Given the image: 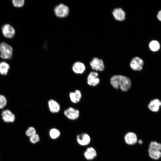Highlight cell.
I'll use <instances>...</instances> for the list:
<instances>
[{
	"mask_svg": "<svg viewBox=\"0 0 161 161\" xmlns=\"http://www.w3.org/2000/svg\"><path fill=\"white\" fill-rule=\"evenodd\" d=\"M110 83L113 87L118 89L119 88L122 91L128 90L131 86V81L128 77L121 75L113 76L110 79Z\"/></svg>",
	"mask_w": 161,
	"mask_h": 161,
	"instance_id": "1",
	"label": "cell"
},
{
	"mask_svg": "<svg viewBox=\"0 0 161 161\" xmlns=\"http://www.w3.org/2000/svg\"><path fill=\"white\" fill-rule=\"evenodd\" d=\"M13 49L7 44L2 42L0 44V57L2 59H9L12 57Z\"/></svg>",
	"mask_w": 161,
	"mask_h": 161,
	"instance_id": "2",
	"label": "cell"
},
{
	"mask_svg": "<svg viewBox=\"0 0 161 161\" xmlns=\"http://www.w3.org/2000/svg\"><path fill=\"white\" fill-rule=\"evenodd\" d=\"M54 10L56 16L60 18H64L67 16L69 12V7L62 3L55 6Z\"/></svg>",
	"mask_w": 161,
	"mask_h": 161,
	"instance_id": "3",
	"label": "cell"
},
{
	"mask_svg": "<svg viewBox=\"0 0 161 161\" xmlns=\"http://www.w3.org/2000/svg\"><path fill=\"white\" fill-rule=\"evenodd\" d=\"M64 113L65 116L71 120H75L78 119L80 115L79 110L71 107L66 109Z\"/></svg>",
	"mask_w": 161,
	"mask_h": 161,
	"instance_id": "4",
	"label": "cell"
},
{
	"mask_svg": "<svg viewBox=\"0 0 161 161\" xmlns=\"http://www.w3.org/2000/svg\"><path fill=\"white\" fill-rule=\"evenodd\" d=\"M144 65L143 60L138 57H135L131 60L130 66L131 68L135 71H140L143 69Z\"/></svg>",
	"mask_w": 161,
	"mask_h": 161,
	"instance_id": "5",
	"label": "cell"
},
{
	"mask_svg": "<svg viewBox=\"0 0 161 161\" xmlns=\"http://www.w3.org/2000/svg\"><path fill=\"white\" fill-rule=\"evenodd\" d=\"M76 140L80 145L85 146L90 143L91 138L89 134L86 133H83L77 135Z\"/></svg>",
	"mask_w": 161,
	"mask_h": 161,
	"instance_id": "6",
	"label": "cell"
},
{
	"mask_svg": "<svg viewBox=\"0 0 161 161\" xmlns=\"http://www.w3.org/2000/svg\"><path fill=\"white\" fill-rule=\"evenodd\" d=\"M92 69L96 71H103L105 68L103 60L97 57L94 58L90 63Z\"/></svg>",
	"mask_w": 161,
	"mask_h": 161,
	"instance_id": "7",
	"label": "cell"
},
{
	"mask_svg": "<svg viewBox=\"0 0 161 161\" xmlns=\"http://www.w3.org/2000/svg\"><path fill=\"white\" fill-rule=\"evenodd\" d=\"M1 30L3 35L7 38H13L15 34V30L14 28L8 24L4 25L2 27Z\"/></svg>",
	"mask_w": 161,
	"mask_h": 161,
	"instance_id": "8",
	"label": "cell"
},
{
	"mask_svg": "<svg viewBox=\"0 0 161 161\" xmlns=\"http://www.w3.org/2000/svg\"><path fill=\"white\" fill-rule=\"evenodd\" d=\"M98 74L95 72H91L89 74L87 78V83L91 86H95L98 84L100 79L98 77Z\"/></svg>",
	"mask_w": 161,
	"mask_h": 161,
	"instance_id": "9",
	"label": "cell"
},
{
	"mask_svg": "<svg viewBox=\"0 0 161 161\" xmlns=\"http://www.w3.org/2000/svg\"><path fill=\"white\" fill-rule=\"evenodd\" d=\"M3 120L7 123L14 122L15 120V116L13 112L9 109L3 110L1 114Z\"/></svg>",
	"mask_w": 161,
	"mask_h": 161,
	"instance_id": "10",
	"label": "cell"
},
{
	"mask_svg": "<svg viewBox=\"0 0 161 161\" xmlns=\"http://www.w3.org/2000/svg\"><path fill=\"white\" fill-rule=\"evenodd\" d=\"M124 139L126 143L129 145H134L138 141L136 134L132 132L126 133L124 136Z\"/></svg>",
	"mask_w": 161,
	"mask_h": 161,
	"instance_id": "11",
	"label": "cell"
},
{
	"mask_svg": "<svg viewBox=\"0 0 161 161\" xmlns=\"http://www.w3.org/2000/svg\"><path fill=\"white\" fill-rule=\"evenodd\" d=\"M112 14L114 18L117 21H122L125 19L126 13L121 8L114 9L112 12Z\"/></svg>",
	"mask_w": 161,
	"mask_h": 161,
	"instance_id": "12",
	"label": "cell"
},
{
	"mask_svg": "<svg viewBox=\"0 0 161 161\" xmlns=\"http://www.w3.org/2000/svg\"><path fill=\"white\" fill-rule=\"evenodd\" d=\"M72 69L76 74H81L83 73L86 70V66L82 62L77 61L73 64Z\"/></svg>",
	"mask_w": 161,
	"mask_h": 161,
	"instance_id": "13",
	"label": "cell"
},
{
	"mask_svg": "<svg viewBox=\"0 0 161 161\" xmlns=\"http://www.w3.org/2000/svg\"><path fill=\"white\" fill-rule=\"evenodd\" d=\"M49 111L52 113H57L60 111L61 107L59 104L55 100L51 99L48 102Z\"/></svg>",
	"mask_w": 161,
	"mask_h": 161,
	"instance_id": "14",
	"label": "cell"
},
{
	"mask_svg": "<svg viewBox=\"0 0 161 161\" xmlns=\"http://www.w3.org/2000/svg\"><path fill=\"white\" fill-rule=\"evenodd\" d=\"M97 152L95 149L91 147L87 148L83 153L84 157L88 160H93L97 157Z\"/></svg>",
	"mask_w": 161,
	"mask_h": 161,
	"instance_id": "15",
	"label": "cell"
},
{
	"mask_svg": "<svg viewBox=\"0 0 161 161\" xmlns=\"http://www.w3.org/2000/svg\"><path fill=\"white\" fill-rule=\"evenodd\" d=\"M69 95L71 101L74 103H79L82 97L81 92L78 89L75 90L74 92H70Z\"/></svg>",
	"mask_w": 161,
	"mask_h": 161,
	"instance_id": "16",
	"label": "cell"
},
{
	"mask_svg": "<svg viewBox=\"0 0 161 161\" xmlns=\"http://www.w3.org/2000/svg\"><path fill=\"white\" fill-rule=\"evenodd\" d=\"M161 106V102L157 99L151 100L148 105V108L151 111L157 112L159 110Z\"/></svg>",
	"mask_w": 161,
	"mask_h": 161,
	"instance_id": "17",
	"label": "cell"
},
{
	"mask_svg": "<svg viewBox=\"0 0 161 161\" xmlns=\"http://www.w3.org/2000/svg\"><path fill=\"white\" fill-rule=\"evenodd\" d=\"M10 66L9 64L5 61L0 62V74L5 75L7 74Z\"/></svg>",
	"mask_w": 161,
	"mask_h": 161,
	"instance_id": "18",
	"label": "cell"
},
{
	"mask_svg": "<svg viewBox=\"0 0 161 161\" xmlns=\"http://www.w3.org/2000/svg\"><path fill=\"white\" fill-rule=\"evenodd\" d=\"M61 135L60 131L56 128H52L49 131V135L50 138L55 140L59 137Z\"/></svg>",
	"mask_w": 161,
	"mask_h": 161,
	"instance_id": "19",
	"label": "cell"
},
{
	"mask_svg": "<svg viewBox=\"0 0 161 161\" xmlns=\"http://www.w3.org/2000/svg\"><path fill=\"white\" fill-rule=\"evenodd\" d=\"M149 156L152 158L158 160L161 157L160 151L148 150Z\"/></svg>",
	"mask_w": 161,
	"mask_h": 161,
	"instance_id": "20",
	"label": "cell"
},
{
	"mask_svg": "<svg viewBox=\"0 0 161 161\" xmlns=\"http://www.w3.org/2000/svg\"><path fill=\"white\" fill-rule=\"evenodd\" d=\"M149 46L151 50L153 52H156L159 50L160 45L158 41L153 40L150 42Z\"/></svg>",
	"mask_w": 161,
	"mask_h": 161,
	"instance_id": "21",
	"label": "cell"
},
{
	"mask_svg": "<svg viewBox=\"0 0 161 161\" xmlns=\"http://www.w3.org/2000/svg\"><path fill=\"white\" fill-rule=\"evenodd\" d=\"M148 150L161 151V144L155 141L151 142Z\"/></svg>",
	"mask_w": 161,
	"mask_h": 161,
	"instance_id": "22",
	"label": "cell"
},
{
	"mask_svg": "<svg viewBox=\"0 0 161 161\" xmlns=\"http://www.w3.org/2000/svg\"><path fill=\"white\" fill-rule=\"evenodd\" d=\"M36 133V131L35 128L32 126L29 127L25 132L26 135L29 137Z\"/></svg>",
	"mask_w": 161,
	"mask_h": 161,
	"instance_id": "23",
	"label": "cell"
},
{
	"mask_svg": "<svg viewBox=\"0 0 161 161\" xmlns=\"http://www.w3.org/2000/svg\"><path fill=\"white\" fill-rule=\"evenodd\" d=\"M40 140V136L37 133L29 137L30 142L33 144L38 143L39 142Z\"/></svg>",
	"mask_w": 161,
	"mask_h": 161,
	"instance_id": "24",
	"label": "cell"
},
{
	"mask_svg": "<svg viewBox=\"0 0 161 161\" xmlns=\"http://www.w3.org/2000/svg\"><path fill=\"white\" fill-rule=\"evenodd\" d=\"M7 100L4 95H0V109H2L6 105Z\"/></svg>",
	"mask_w": 161,
	"mask_h": 161,
	"instance_id": "25",
	"label": "cell"
},
{
	"mask_svg": "<svg viewBox=\"0 0 161 161\" xmlns=\"http://www.w3.org/2000/svg\"><path fill=\"white\" fill-rule=\"evenodd\" d=\"M12 3L14 6L16 7H21L24 5V0H13Z\"/></svg>",
	"mask_w": 161,
	"mask_h": 161,
	"instance_id": "26",
	"label": "cell"
},
{
	"mask_svg": "<svg viewBox=\"0 0 161 161\" xmlns=\"http://www.w3.org/2000/svg\"><path fill=\"white\" fill-rule=\"evenodd\" d=\"M158 19L161 21V10L159 11L157 15Z\"/></svg>",
	"mask_w": 161,
	"mask_h": 161,
	"instance_id": "27",
	"label": "cell"
},
{
	"mask_svg": "<svg viewBox=\"0 0 161 161\" xmlns=\"http://www.w3.org/2000/svg\"><path fill=\"white\" fill-rule=\"evenodd\" d=\"M137 142H138L140 144H141L143 143V141L141 139H140L138 140Z\"/></svg>",
	"mask_w": 161,
	"mask_h": 161,
	"instance_id": "28",
	"label": "cell"
}]
</instances>
